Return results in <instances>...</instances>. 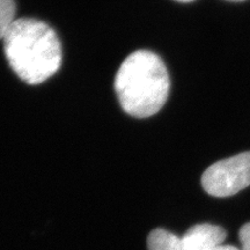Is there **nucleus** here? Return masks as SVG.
Here are the masks:
<instances>
[{
    "label": "nucleus",
    "instance_id": "nucleus-9",
    "mask_svg": "<svg viewBox=\"0 0 250 250\" xmlns=\"http://www.w3.org/2000/svg\"><path fill=\"white\" fill-rule=\"evenodd\" d=\"M176 1H180V2H191V1H195V0H176Z\"/></svg>",
    "mask_w": 250,
    "mask_h": 250
},
{
    "label": "nucleus",
    "instance_id": "nucleus-6",
    "mask_svg": "<svg viewBox=\"0 0 250 250\" xmlns=\"http://www.w3.org/2000/svg\"><path fill=\"white\" fill-rule=\"evenodd\" d=\"M15 21L14 0H0V40L4 39L9 27Z\"/></svg>",
    "mask_w": 250,
    "mask_h": 250
},
{
    "label": "nucleus",
    "instance_id": "nucleus-3",
    "mask_svg": "<svg viewBox=\"0 0 250 250\" xmlns=\"http://www.w3.org/2000/svg\"><path fill=\"white\" fill-rule=\"evenodd\" d=\"M250 186V152L224 159L211 165L202 176V187L213 197L236 195Z\"/></svg>",
    "mask_w": 250,
    "mask_h": 250
},
{
    "label": "nucleus",
    "instance_id": "nucleus-4",
    "mask_svg": "<svg viewBox=\"0 0 250 250\" xmlns=\"http://www.w3.org/2000/svg\"><path fill=\"white\" fill-rule=\"evenodd\" d=\"M226 230L212 224H199L188 229L181 237L182 250H213L223 246Z\"/></svg>",
    "mask_w": 250,
    "mask_h": 250
},
{
    "label": "nucleus",
    "instance_id": "nucleus-5",
    "mask_svg": "<svg viewBox=\"0 0 250 250\" xmlns=\"http://www.w3.org/2000/svg\"><path fill=\"white\" fill-rule=\"evenodd\" d=\"M148 250H182V240L164 228H156L149 233Z\"/></svg>",
    "mask_w": 250,
    "mask_h": 250
},
{
    "label": "nucleus",
    "instance_id": "nucleus-7",
    "mask_svg": "<svg viewBox=\"0 0 250 250\" xmlns=\"http://www.w3.org/2000/svg\"><path fill=\"white\" fill-rule=\"evenodd\" d=\"M241 250H250V223L243 225L239 232Z\"/></svg>",
    "mask_w": 250,
    "mask_h": 250
},
{
    "label": "nucleus",
    "instance_id": "nucleus-1",
    "mask_svg": "<svg viewBox=\"0 0 250 250\" xmlns=\"http://www.w3.org/2000/svg\"><path fill=\"white\" fill-rule=\"evenodd\" d=\"M2 41L9 66L29 85L44 83L61 67V42L55 30L43 21L15 19Z\"/></svg>",
    "mask_w": 250,
    "mask_h": 250
},
{
    "label": "nucleus",
    "instance_id": "nucleus-2",
    "mask_svg": "<svg viewBox=\"0 0 250 250\" xmlns=\"http://www.w3.org/2000/svg\"><path fill=\"white\" fill-rule=\"evenodd\" d=\"M169 88V74L165 62L148 50H138L127 56L115 78V92L122 109L138 118L160 111Z\"/></svg>",
    "mask_w": 250,
    "mask_h": 250
},
{
    "label": "nucleus",
    "instance_id": "nucleus-8",
    "mask_svg": "<svg viewBox=\"0 0 250 250\" xmlns=\"http://www.w3.org/2000/svg\"><path fill=\"white\" fill-rule=\"evenodd\" d=\"M213 250H240L239 248H236V247L234 246H228V245H223L220 247H218V248H215Z\"/></svg>",
    "mask_w": 250,
    "mask_h": 250
},
{
    "label": "nucleus",
    "instance_id": "nucleus-10",
    "mask_svg": "<svg viewBox=\"0 0 250 250\" xmlns=\"http://www.w3.org/2000/svg\"><path fill=\"white\" fill-rule=\"evenodd\" d=\"M228 1H245V0H228Z\"/></svg>",
    "mask_w": 250,
    "mask_h": 250
}]
</instances>
